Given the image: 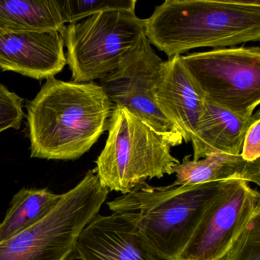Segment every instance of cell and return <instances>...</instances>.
Here are the masks:
<instances>
[{
  "instance_id": "ba28073f",
  "label": "cell",
  "mask_w": 260,
  "mask_h": 260,
  "mask_svg": "<svg viewBox=\"0 0 260 260\" xmlns=\"http://www.w3.org/2000/svg\"><path fill=\"white\" fill-rule=\"evenodd\" d=\"M162 62L144 33L118 67L100 80V85L114 106L127 109L170 138L176 147L183 142L182 136L161 113L153 100V88Z\"/></svg>"
},
{
  "instance_id": "d6986e66",
  "label": "cell",
  "mask_w": 260,
  "mask_h": 260,
  "mask_svg": "<svg viewBox=\"0 0 260 260\" xmlns=\"http://www.w3.org/2000/svg\"><path fill=\"white\" fill-rule=\"evenodd\" d=\"M23 100L0 83V133L7 129L19 130L25 114Z\"/></svg>"
},
{
  "instance_id": "e0dca14e",
  "label": "cell",
  "mask_w": 260,
  "mask_h": 260,
  "mask_svg": "<svg viewBox=\"0 0 260 260\" xmlns=\"http://www.w3.org/2000/svg\"><path fill=\"white\" fill-rule=\"evenodd\" d=\"M64 23H75L97 13L109 11L135 13L136 0H60Z\"/></svg>"
},
{
  "instance_id": "ac0fdd59",
  "label": "cell",
  "mask_w": 260,
  "mask_h": 260,
  "mask_svg": "<svg viewBox=\"0 0 260 260\" xmlns=\"http://www.w3.org/2000/svg\"><path fill=\"white\" fill-rule=\"evenodd\" d=\"M223 260H260V214L248 223Z\"/></svg>"
},
{
  "instance_id": "2e32d148",
  "label": "cell",
  "mask_w": 260,
  "mask_h": 260,
  "mask_svg": "<svg viewBox=\"0 0 260 260\" xmlns=\"http://www.w3.org/2000/svg\"><path fill=\"white\" fill-rule=\"evenodd\" d=\"M61 196L48 188H24L18 191L0 222V244L39 221L57 205Z\"/></svg>"
},
{
  "instance_id": "9a60e30c",
  "label": "cell",
  "mask_w": 260,
  "mask_h": 260,
  "mask_svg": "<svg viewBox=\"0 0 260 260\" xmlns=\"http://www.w3.org/2000/svg\"><path fill=\"white\" fill-rule=\"evenodd\" d=\"M64 28L60 0L0 1V29L61 32Z\"/></svg>"
},
{
  "instance_id": "8992f818",
  "label": "cell",
  "mask_w": 260,
  "mask_h": 260,
  "mask_svg": "<svg viewBox=\"0 0 260 260\" xmlns=\"http://www.w3.org/2000/svg\"><path fill=\"white\" fill-rule=\"evenodd\" d=\"M202 99L242 117H251L260 104V48H219L180 55Z\"/></svg>"
},
{
  "instance_id": "52a82bcc",
  "label": "cell",
  "mask_w": 260,
  "mask_h": 260,
  "mask_svg": "<svg viewBox=\"0 0 260 260\" xmlns=\"http://www.w3.org/2000/svg\"><path fill=\"white\" fill-rule=\"evenodd\" d=\"M144 33V19L126 11L103 12L65 26L61 34L71 82L101 80L118 67Z\"/></svg>"
},
{
  "instance_id": "6da1fadb",
  "label": "cell",
  "mask_w": 260,
  "mask_h": 260,
  "mask_svg": "<svg viewBox=\"0 0 260 260\" xmlns=\"http://www.w3.org/2000/svg\"><path fill=\"white\" fill-rule=\"evenodd\" d=\"M100 84L48 79L26 104L31 157L74 160L108 130L114 109Z\"/></svg>"
},
{
  "instance_id": "7c38bea8",
  "label": "cell",
  "mask_w": 260,
  "mask_h": 260,
  "mask_svg": "<svg viewBox=\"0 0 260 260\" xmlns=\"http://www.w3.org/2000/svg\"><path fill=\"white\" fill-rule=\"evenodd\" d=\"M153 95L158 109L176 127L183 141L191 143L204 100L194 89L180 55L162 62Z\"/></svg>"
},
{
  "instance_id": "30bf717a",
  "label": "cell",
  "mask_w": 260,
  "mask_h": 260,
  "mask_svg": "<svg viewBox=\"0 0 260 260\" xmlns=\"http://www.w3.org/2000/svg\"><path fill=\"white\" fill-rule=\"evenodd\" d=\"M63 47L60 31L0 29V70L39 80L53 78L67 64Z\"/></svg>"
},
{
  "instance_id": "5b68a950",
  "label": "cell",
  "mask_w": 260,
  "mask_h": 260,
  "mask_svg": "<svg viewBox=\"0 0 260 260\" xmlns=\"http://www.w3.org/2000/svg\"><path fill=\"white\" fill-rule=\"evenodd\" d=\"M109 191L89 170L39 221L0 244V260H76V243Z\"/></svg>"
},
{
  "instance_id": "ffe728a7",
  "label": "cell",
  "mask_w": 260,
  "mask_h": 260,
  "mask_svg": "<svg viewBox=\"0 0 260 260\" xmlns=\"http://www.w3.org/2000/svg\"><path fill=\"white\" fill-rule=\"evenodd\" d=\"M240 156L248 162L260 159V118H257L246 132Z\"/></svg>"
},
{
  "instance_id": "8fae6325",
  "label": "cell",
  "mask_w": 260,
  "mask_h": 260,
  "mask_svg": "<svg viewBox=\"0 0 260 260\" xmlns=\"http://www.w3.org/2000/svg\"><path fill=\"white\" fill-rule=\"evenodd\" d=\"M76 259L164 260L143 240L123 214H98L83 230L76 243Z\"/></svg>"
},
{
  "instance_id": "4fadbf2b",
  "label": "cell",
  "mask_w": 260,
  "mask_h": 260,
  "mask_svg": "<svg viewBox=\"0 0 260 260\" xmlns=\"http://www.w3.org/2000/svg\"><path fill=\"white\" fill-rule=\"evenodd\" d=\"M258 118V110L251 117H242L204 100L191 141L192 160L215 153L240 155L246 132Z\"/></svg>"
},
{
  "instance_id": "3957f363",
  "label": "cell",
  "mask_w": 260,
  "mask_h": 260,
  "mask_svg": "<svg viewBox=\"0 0 260 260\" xmlns=\"http://www.w3.org/2000/svg\"><path fill=\"white\" fill-rule=\"evenodd\" d=\"M229 181L167 186L144 182L107 205L136 228L156 255L178 260L205 211Z\"/></svg>"
},
{
  "instance_id": "5bb4252c",
  "label": "cell",
  "mask_w": 260,
  "mask_h": 260,
  "mask_svg": "<svg viewBox=\"0 0 260 260\" xmlns=\"http://www.w3.org/2000/svg\"><path fill=\"white\" fill-rule=\"evenodd\" d=\"M185 156L175 169L173 185H196L226 180H243L260 185V159L244 160L240 155L215 153L194 161Z\"/></svg>"
},
{
  "instance_id": "7a4b0ae2",
  "label": "cell",
  "mask_w": 260,
  "mask_h": 260,
  "mask_svg": "<svg viewBox=\"0 0 260 260\" xmlns=\"http://www.w3.org/2000/svg\"><path fill=\"white\" fill-rule=\"evenodd\" d=\"M150 45L172 58L199 48L259 42V0H166L144 19Z\"/></svg>"
},
{
  "instance_id": "277c9868",
  "label": "cell",
  "mask_w": 260,
  "mask_h": 260,
  "mask_svg": "<svg viewBox=\"0 0 260 260\" xmlns=\"http://www.w3.org/2000/svg\"><path fill=\"white\" fill-rule=\"evenodd\" d=\"M108 132L94 171L109 191L127 194L147 179L174 174L180 164L173 141L124 108L114 106Z\"/></svg>"
},
{
  "instance_id": "9c48e42d",
  "label": "cell",
  "mask_w": 260,
  "mask_h": 260,
  "mask_svg": "<svg viewBox=\"0 0 260 260\" xmlns=\"http://www.w3.org/2000/svg\"><path fill=\"white\" fill-rule=\"evenodd\" d=\"M260 214V194L243 180H230L208 208L178 260H223L242 231Z\"/></svg>"
}]
</instances>
